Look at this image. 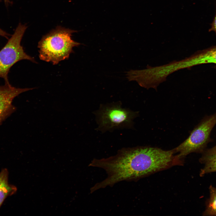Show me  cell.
I'll use <instances>...</instances> for the list:
<instances>
[{"label":"cell","mask_w":216,"mask_h":216,"mask_svg":"<svg viewBox=\"0 0 216 216\" xmlns=\"http://www.w3.org/2000/svg\"><path fill=\"white\" fill-rule=\"evenodd\" d=\"M26 25L19 24L14 34L0 50V78L5 83H10L8 74L11 68L18 62L28 60L36 62L32 57L25 52L20 43L26 29Z\"/></svg>","instance_id":"4"},{"label":"cell","mask_w":216,"mask_h":216,"mask_svg":"<svg viewBox=\"0 0 216 216\" xmlns=\"http://www.w3.org/2000/svg\"><path fill=\"white\" fill-rule=\"evenodd\" d=\"M4 1L7 4H8V3L10 2L9 0H4Z\"/></svg>","instance_id":"12"},{"label":"cell","mask_w":216,"mask_h":216,"mask_svg":"<svg viewBox=\"0 0 216 216\" xmlns=\"http://www.w3.org/2000/svg\"><path fill=\"white\" fill-rule=\"evenodd\" d=\"M216 124V112L204 117L195 128L188 137L174 149L176 156L181 160L193 152L202 153L211 141V132Z\"/></svg>","instance_id":"3"},{"label":"cell","mask_w":216,"mask_h":216,"mask_svg":"<svg viewBox=\"0 0 216 216\" xmlns=\"http://www.w3.org/2000/svg\"><path fill=\"white\" fill-rule=\"evenodd\" d=\"M189 58L192 67L203 64H216V46L198 51Z\"/></svg>","instance_id":"7"},{"label":"cell","mask_w":216,"mask_h":216,"mask_svg":"<svg viewBox=\"0 0 216 216\" xmlns=\"http://www.w3.org/2000/svg\"><path fill=\"white\" fill-rule=\"evenodd\" d=\"M214 32L216 35V12L212 22L211 24L210 28L208 30V32Z\"/></svg>","instance_id":"11"},{"label":"cell","mask_w":216,"mask_h":216,"mask_svg":"<svg viewBox=\"0 0 216 216\" xmlns=\"http://www.w3.org/2000/svg\"><path fill=\"white\" fill-rule=\"evenodd\" d=\"M202 153L199 159L200 163L203 165L200 172L201 177L208 173L216 172V145L206 149Z\"/></svg>","instance_id":"8"},{"label":"cell","mask_w":216,"mask_h":216,"mask_svg":"<svg viewBox=\"0 0 216 216\" xmlns=\"http://www.w3.org/2000/svg\"><path fill=\"white\" fill-rule=\"evenodd\" d=\"M175 153L174 149L140 147L122 149L108 158H94L89 166L103 169L107 177L96 183L91 190L94 192L120 182L136 179L180 163Z\"/></svg>","instance_id":"1"},{"label":"cell","mask_w":216,"mask_h":216,"mask_svg":"<svg viewBox=\"0 0 216 216\" xmlns=\"http://www.w3.org/2000/svg\"><path fill=\"white\" fill-rule=\"evenodd\" d=\"M33 88H19L10 83L0 86V125L16 110L12 104L14 98L20 94Z\"/></svg>","instance_id":"6"},{"label":"cell","mask_w":216,"mask_h":216,"mask_svg":"<svg viewBox=\"0 0 216 216\" xmlns=\"http://www.w3.org/2000/svg\"><path fill=\"white\" fill-rule=\"evenodd\" d=\"M210 197L206 202L204 216H216V188L211 185L209 188Z\"/></svg>","instance_id":"10"},{"label":"cell","mask_w":216,"mask_h":216,"mask_svg":"<svg viewBox=\"0 0 216 216\" xmlns=\"http://www.w3.org/2000/svg\"><path fill=\"white\" fill-rule=\"evenodd\" d=\"M8 171L4 169L0 173V206L7 196L14 194L17 190L15 186L8 184Z\"/></svg>","instance_id":"9"},{"label":"cell","mask_w":216,"mask_h":216,"mask_svg":"<svg viewBox=\"0 0 216 216\" xmlns=\"http://www.w3.org/2000/svg\"><path fill=\"white\" fill-rule=\"evenodd\" d=\"M97 113L99 129L103 131L130 127L137 114L122 108L120 103L102 106Z\"/></svg>","instance_id":"5"},{"label":"cell","mask_w":216,"mask_h":216,"mask_svg":"<svg viewBox=\"0 0 216 216\" xmlns=\"http://www.w3.org/2000/svg\"><path fill=\"white\" fill-rule=\"evenodd\" d=\"M76 32L58 26L43 36L38 45L40 59L56 65L68 58L73 48L81 44L71 37Z\"/></svg>","instance_id":"2"}]
</instances>
